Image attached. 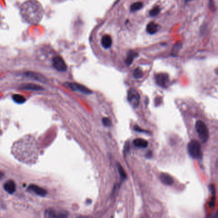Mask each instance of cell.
Instances as JSON below:
<instances>
[{
    "label": "cell",
    "mask_w": 218,
    "mask_h": 218,
    "mask_svg": "<svg viewBox=\"0 0 218 218\" xmlns=\"http://www.w3.org/2000/svg\"><path fill=\"white\" fill-rule=\"evenodd\" d=\"M20 13L26 22L29 24H38L43 17V8L36 0H29L22 5Z\"/></svg>",
    "instance_id": "obj_1"
},
{
    "label": "cell",
    "mask_w": 218,
    "mask_h": 218,
    "mask_svg": "<svg viewBox=\"0 0 218 218\" xmlns=\"http://www.w3.org/2000/svg\"><path fill=\"white\" fill-rule=\"evenodd\" d=\"M68 213L63 209L48 208L45 211V218H68Z\"/></svg>",
    "instance_id": "obj_2"
},
{
    "label": "cell",
    "mask_w": 218,
    "mask_h": 218,
    "mask_svg": "<svg viewBox=\"0 0 218 218\" xmlns=\"http://www.w3.org/2000/svg\"><path fill=\"white\" fill-rule=\"evenodd\" d=\"M187 149L189 155L194 158H200L202 156L201 145L198 141L193 140L187 145Z\"/></svg>",
    "instance_id": "obj_3"
},
{
    "label": "cell",
    "mask_w": 218,
    "mask_h": 218,
    "mask_svg": "<svg viewBox=\"0 0 218 218\" xmlns=\"http://www.w3.org/2000/svg\"><path fill=\"white\" fill-rule=\"evenodd\" d=\"M195 129L202 141L203 142H207L208 138V130L205 124L202 121H198L196 123Z\"/></svg>",
    "instance_id": "obj_4"
},
{
    "label": "cell",
    "mask_w": 218,
    "mask_h": 218,
    "mask_svg": "<svg viewBox=\"0 0 218 218\" xmlns=\"http://www.w3.org/2000/svg\"><path fill=\"white\" fill-rule=\"evenodd\" d=\"M128 100L132 107H137L140 104V96L137 91L134 89H129L128 92Z\"/></svg>",
    "instance_id": "obj_5"
},
{
    "label": "cell",
    "mask_w": 218,
    "mask_h": 218,
    "mask_svg": "<svg viewBox=\"0 0 218 218\" xmlns=\"http://www.w3.org/2000/svg\"><path fill=\"white\" fill-rule=\"evenodd\" d=\"M52 65L54 68L60 72L66 71L67 69V66H66L65 61L60 56L54 57L52 59Z\"/></svg>",
    "instance_id": "obj_6"
},
{
    "label": "cell",
    "mask_w": 218,
    "mask_h": 218,
    "mask_svg": "<svg viewBox=\"0 0 218 218\" xmlns=\"http://www.w3.org/2000/svg\"><path fill=\"white\" fill-rule=\"evenodd\" d=\"M66 85H67V86L73 91H79L84 94H91L92 93L91 91H90L87 87L80 84L75 82H66Z\"/></svg>",
    "instance_id": "obj_7"
},
{
    "label": "cell",
    "mask_w": 218,
    "mask_h": 218,
    "mask_svg": "<svg viewBox=\"0 0 218 218\" xmlns=\"http://www.w3.org/2000/svg\"><path fill=\"white\" fill-rule=\"evenodd\" d=\"M156 84L161 87H166L168 86L169 77L166 74H158L155 76Z\"/></svg>",
    "instance_id": "obj_8"
},
{
    "label": "cell",
    "mask_w": 218,
    "mask_h": 218,
    "mask_svg": "<svg viewBox=\"0 0 218 218\" xmlns=\"http://www.w3.org/2000/svg\"><path fill=\"white\" fill-rule=\"evenodd\" d=\"M28 189L34 192L36 195L40 196H45L47 194V191L42 187L38 186L35 184H31L28 187Z\"/></svg>",
    "instance_id": "obj_9"
},
{
    "label": "cell",
    "mask_w": 218,
    "mask_h": 218,
    "mask_svg": "<svg viewBox=\"0 0 218 218\" xmlns=\"http://www.w3.org/2000/svg\"><path fill=\"white\" fill-rule=\"evenodd\" d=\"M3 187H4V189L8 193L12 194L15 192V191H16V185L14 181L10 180L6 182L5 184H4Z\"/></svg>",
    "instance_id": "obj_10"
},
{
    "label": "cell",
    "mask_w": 218,
    "mask_h": 218,
    "mask_svg": "<svg viewBox=\"0 0 218 218\" xmlns=\"http://www.w3.org/2000/svg\"><path fill=\"white\" fill-rule=\"evenodd\" d=\"M160 179L162 183L167 186H170L174 183V179L169 174L162 173L160 175Z\"/></svg>",
    "instance_id": "obj_11"
},
{
    "label": "cell",
    "mask_w": 218,
    "mask_h": 218,
    "mask_svg": "<svg viewBox=\"0 0 218 218\" xmlns=\"http://www.w3.org/2000/svg\"><path fill=\"white\" fill-rule=\"evenodd\" d=\"M20 88L21 89H25V90H31V91H40L43 90L44 88L42 86L39 85L33 84H24L20 86Z\"/></svg>",
    "instance_id": "obj_12"
},
{
    "label": "cell",
    "mask_w": 218,
    "mask_h": 218,
    "mask_svg": "<svg viewBox=\"0 0 218 218\" xmlns=\"http://www.w3.org/2000/svg\"><path fill=\"white\" fill-rule=\"evenodd\" d=\"M26 77H28L29 78H33L36 80L40 81V82H45V78L42 76V75L37 74V73H34V72H26L25 73V74Z\"/></svg>",
    "instance_id": "obj_13"
},
{
    "label": "cell",
    "mask_w": 218,
    "mask_h": 218,
    "mask_svg": "<svg viewBox=\"0 0 218 218\" xmlns=\"http://www.w3.org/2000/svg\"><path fill=\"white\" fill-rule=\"evenodd\" d=\"M112 38L110 36L105 35L103 36L101 40V44L104 48H110L112 45Z\"/></svg>",
    "instance_id": "obj_14"
},
{
    "label": "cell",
    "mask_w": 218,
    "mask_h": 218,
    "mask_svg": "<svg viewBox=\"0 0 218 218\" xmlns=\"http://www.w3.org/2000/svg\"><path fill=\"white\" fill-rule=\"evenodd\" d=\"M133 144L137 147L146 148L148 146V142L143 138H136L133 140Z\"/></svg>",
    "instance_id": "obj_15"
},
{
    "label": "cell",
    "mask_w": 218,
    "mask_h": 218,
    "mask_svg": "<svg viewBox=\"0 0 218 218\" xmlns=\"http://www.w3.org/2000/svg\"><path fill=\"white\" fill-rule=\"evenodd\" d=\"M157 29H158V26L154 22H150L149 24H148L147 26V32L151 35H153L156 33L157 31Z\"/></svg>",
    "instance_id": "obj_16"
},
{
    "label": "cell",
    "mask_w": 218,
    "mask_h": 218,
    "mask_svg": "<svg viewBox=\"0 0 218 218\" xmlns=\"http://www.w3.org/2000/svg\"><path fill=\"white\" fill-rule=\"evenodd\" d=\"M137 56H138L137 53H136L135 52H132V51H130V52L128 53V56H127V57L125 61L126 64L128 65H131L133 59H134Z\"/></svg>",
    "instance_id": "obj_17"
},
{
    "label": "cell",
    "mask_w": 218,
    "mask_h": 218,
    "mask_svg": "<svg viewBox=\"0 0 218 218\" xmlns=\"http://www.w3.org/2000/svg\"><path fill=\"white\" fill-rule=\"evenodd\" d=\"M12 98H13L14 101L15 102H16L17 103V104H23V103L26 102V98H24L23 96L20 95H13V96H12Z\"/></svg>",
    "instance_id": "obj_18"
},
{
    "label": "cell",
    "mask_w": 218,
    "mask_h": 218,
    "mask_svg": "<svg viewBox=\"0 0 218 218\" xmlns=\"http://www.w3.org/2000/svg\"><path fill=\"white\" fill-rule=\"evenodd\" d=\"M142 7H143V3L142 2H136L131 5L130 10L131 12H136L138 10H140Z\"/></svg>",
    "instance_id": "obj_19"
},
{
    "label": "cell",
    "mask_w": 218,
    "mask_h": 218,
    "mask_svg": "<svg viewBox=\"0 0 218 218\" xmlns=\"http://www.w3.org/2000/svg\"><path fill=\"white\" fill-rule=\"evenodd\" d=\"M117 169L119 174L120 175V177L122 180H125L126 178V174L125 171V170L123 168V166H121L119 163H117Z\"/></svg>",
    "instance_id": "obj_20"
},
{
    "label": "cell",
    "mask_w": 218,
    "mask_h": 218,
    "mask_svg": "<svg viewBox=\"0 0 218 218\" xmlns=\"http://www.w3.org/2000/svg\"><path fill=\"white\" fill-rule=\"evenodd\" d=\"M181 47H182V44L180 43V42H177V43L175 44L172 50V55L174 56H176L178 54V52H179V50L181 48Z\"/></svg>",
    "instance_id": "obj_21"
},
{
    "label": "cell",
    "mask_w": 218,
    "mask_h": 218,
    "mask_svg": "<svg viewBox=\"0 0 218 218\" xmlns=\"http://www.w3.org/2000/svg\"><path fill=\"white\" fill-rule=\"evenodd\" d=\"M144 72L140 68H136L133 72V77L135 78H140L143 77Z\"/></svg>",
    "instance_id": "obj_22"
},
{
    "label": "cell",
    "mask_w": 218,
    "mask_h": 218,
    "mask_svg": "<svg viewBox=\"0 0 218 218\" xmlns=\"http://www.w3.org/2000/svg\"><path fill=\"white\" fill-rule=\"evenodd\" d=\"M159 12H160L159 8L158 7H156L153 8L152 10L150 11L149 14L151 17H154V16H157V15L159 13Z\"/></svg>",
    "instance_id": "obj_23"
},
{
    "label": "cell",
    "mask_w": 218,
    "mask_h": 218,
    "mask_svg": "<svg viewBox=\"0 0 218 218\" xmlns=\"http://www.w3.org/2000/svg\"><path fill=\"white\" fill-rule=\"evenodd\" d=\"M102 123L103 125H104L105 126H107V127H108V126H110L111 125H112V122H111V120L109 119V118L108 117H104L102 119Z\"/></svg>",
    "instance_id": "obj_24"
},
{
    "label": "cell",
    "mask_w": 218,
    "mask_h": 218,
    "mask_svg": "<svg viewBox=\"0 0 218 218\" xmlns=\"http://www.w3.org/2000/svg\"><path fill=\"white\" fill-rule=\"evenodd\" d=\"M215 202H216V197H215V195H213L211 201L209 202V204H208L209 207H214L215 206Z\"/></svg>",
    "instance_id": "obj_25"
},
{
    "label": "cell",
    "mask_w": 218,
    "mask_h": 218,
    "mask_svg": "<svg viewBox=\"0 0 218 218\" xmlns=\"http://www.w3.org/2000/svg\"><path fill=\"white\" fill-rule=\"evenodd\" d=\"M209 189L211 191V192L213 195H215V193H216V189H215V187L213 184L209 186Z\"/></svg>",
    "instance_id": "obj_26"
},
{
    "label": "cell",
    "mask_w": 218,
    "mask_h": 218,
    "mask_svg": "<svg viewBox=\"0 0 218 218\" xmlns=\"http://www.w3.org/2000/svg\"><path fill=\"white\" fill-rule=\"evenodd\" d=\"M134 129H135V131H138V132H145V130L142 129V128H140V127H138V126H135L134 127Z\"/></svg>",
    "instance_id": "obj_27"
},
{
    "label": "cell",
    "mask_w": 218,
    "mask_h": 218,
    "mask_svg": "<svg viewBox=\"0 0 218 218\" xmlns=\"http://www.w3.org/2000/svg\"><path fill=\"white\" fill-rule=\"evenodd\" d=\"M152 155H153V154H152V153L150 152V151H149V152H148V153L146 154V156H147V157H149V158H150V157H152Z\"/></svg>",
    "instance_id": "obj_28"
},
{
    "label": "cell",
    "mask_w": 218,
    "mask_h": 218,
    "mask_svg": "<svg viewBox=\"0 0 218 218\" xmlns=\"http://www.w3.org/2000/svg\"><path fill=\"white\" fill-rule=\"evenodd\" d=\"M77 218H93L90 216H80L79 217H78Z\"/></svg>",
    "instance_id": "obj_29"
},
{
    "label": "cell",
    "mask_w": 218,
    "mask_h": 218,
    "mask_svg": "<svg viewBox=\"0 0 218 218\" xmlns=\"http://www.w3.org/2000/svg\"><path fill=\"white\" fill-rule=\"evenodd\" d=\"M3 177V174L2 172H0V179H1V178Z\"/></svg>",
    "instance_id": "obj_30"
},
{
    "label": "cell",
    "mask_w": 218,
    "mask_h": 218,
    "mask_svg": "<svg viewBox=\"0 0 218 218\" xmlns=\"http://www.w3.org/2000/svg\"><path fill=\"white\" fill-rule=\"evenodd\" d=\"M185 1H186V2H187V1H191V0H185Z\"/></svg>",
    "instance_id": "obj_31"
},
{
    "label": "cell",
    "mask_w": 218,
    "mask_h": 218,
    "mask_svg": "<svg viewBox=\"0 0 218 218\" xmlns=\"http://www.w3.org/2000/svg\"><path fill=\"white\" fill-rule=\"evenodd\" d=\"M111 218H113V217H111Z\"/></svg>",
    "instance_id": "obj_32"
}]
</instances>
